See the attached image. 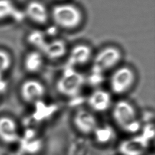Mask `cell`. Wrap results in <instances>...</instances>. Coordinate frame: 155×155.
Segmentation results:
<instances>
[{"label":"cell","instance_id":"6da1fadb","mask_svg":"<svg viewBox=\"0 0 155 155\" xmlns=\"http://www.w3.org/2000/svg\"><path fill=\"white\" fill-rule=\"evenodd\" d=\"M85 21L84 10L70 0L54 2L50 7V23L66 32L80 29Z\"/></svg>","mask_w":155,"mask_h":155},{"label":"cell","instance_id":"7a4b0ae2","mask_svg":"<svg viewBox=\"0 0 155 155\" xmlns=\"http://www.w3.org/2000/svg\"><path fill=\"white\" fill-rule=\"evenodd\" d=\"M123 56L122 50L115 44H110L101 47L94 53L88 81L91 84H97L105 74L110 73L122 64Z\"/></svg>","mask_w":155,"mask_h":155},{"label":"cell","instance_id":"3957f363","mask_svg":"<svg viewBox=\"0 0 155 155\" xmlns=\"http://www.w3.org/2000/svg\"><path fill=\"white\" fill-rule=\"evenodd\" d=\"M111 117L116 126L122 131L136 134L141 129V122L135 107L125 99L117 101L111 108Z\"/></svg>","mask_w":155,"mask_h":155},{"label":"cell","instance_id":"277c9868","mask_svg":"<svg viewBox=\"0 0 155 155\" xmlns=\"http://www.w3.org/2000/svg\"><path fill=\"white\" fill-rule=\"evenodd\" d=\"M86 82L87 78L78 69L66 67L55 82V90L59 95L72 99L79 96Z\"/></svg>","mask_w":155,"mask_h":155},{"label":"cell","instance_id":"5b68a950","mask_svg":"<svg viewBox=\"0 0 155 155\" xmlns=\"http://www.w3.org/2000/svg\"><path fill=\"white\" fill-rule=\"evenodd\" d=\"M136 79V73L133 68L120 64L110 72L108 78L110 93L117 95L127 94L133 88Z\"/></svg>","mask_w":155,"mask_h":155},{"label":"cell","instance_id":"8992f818","mask_svg":"<svg viewBox=\"0 0 155 155\" xmlns=\"http://www.w3.org/2000/svg\"><path fill=\"white\" fill-rule=\"evenodd\" d=\"M22 11L24 18L37 28L50 24V7L42 0H28Z\"/></svg>","mask_w":155,"mask_h":155},{"label":"cell","instance_id":"52a82bcc","mask_svg":"<svg viewBox=\"0 0 155 155\" xmlns=\"http://www.w3.org/2000/svg\"><path fill=\"white\" fill-rule=\"evenodd\" d=\"M94 53L93 47L87 42H76L68 47L65 57L66 67L78 69L90 64Z\"/></svg>","mask_w":155,"mask_h":155},{"label":"cell","instance_id":"ba28073f","mask_svg":"<svg viewBox=\"0 0 155 155\" xmlns=\"http://www.w3.org/2000/svg\"><path fill=\"white\" fill-rule=\"evenodd\" d=\"M47 93L44 84L35 78L22 81L18 87V94L22 101L27 104H34L42 100Z\"/></svg>","mask_w":155,"mask_h":155},{"label":"cell","instance_id":"9c48e42d","mask_svg":"<svg viewBox=\"0 0 155 155\" xmlns=\"http://www.w3.org/2000/svg\"><path fill=\"white\" fill-rule=\"evenodd\" d=\"M72 124L78 132L84 135L95 133L99 127L98 121L94 113L86 108H79L73 113Z\"/></svg>","mask_w":155,"mask_h":155},{"label":"cell","instance_id":"30bf717a","mask_svg":"<svg viewBox=\"0 0 155 155\" xmlns=\"http://www.w3.org/2000/svg\"><path fill=\"white\" fill-rule=\"evenodd\" d=\"M147 133L136 134L122 140L118 145L120 155H144L150 143Z\"/></svg>","mask_w":155,"mask_h":155},{"label":"cell","instance_id":"8fae6325","mask_svg":"<svg viewBox=\"0 0 155 155\" xmlns=\"http://www.w3.org/2000/svg\"><path fill=\"white\" fill-rule=\"evenodd\" d=\"M19 126L16 119L7 113L0 114V143L13 145L19 140Z\"/></svg>","mask_w":155,"mask_h":155},{"label":"cell","instance_id":"7c38bea8","mask_svg":"<svg viewBox=\"0 0 155 155\" xmlns=\"http://www.w3.org/2000/svg\"><path fill=\"white\" fill-rule=\"evenodd\" d=\"M69 46L66 41L60 38L47 39L39 50L46 61H58L65 59Z\"/></svg>","mask_w":155,"mask_h":155},{"label":"cell","instance_id":"4fadbf2b","mask_svg":"<svg viewBox=\"0 0 155 155\" xmlns=\"http://www.w3.org/2000/svg\"><path fill=\"white\" fill-rule=\"evenodd\" d=\"M87 103L89 110L93 113H104L113 105L110 91L102 88H96L88 95Z\"/></svg>","mask_w":155,"mask_h":155},{"label":"cell","instance_id":"5bb4252c","mask_svg":"<svg viewBox=\"0 0 155 155\" xmlns=\"http://www.w3.org/2000/svg\"><path fill=\"white\" fill-rule=\"evenodd\" d=\"M45 62V57L39 50L29 48L23 56L22 66L25 73L33 75L42 70Z\"/></svg>","mask_w":155,"mask_h":155},{"label":"cell","instance_id":"9a60e30c","mask_svg":"<svg viewBox=\"0 0 155 155\" xmlns=\"http://www.w3.org/2000/svg\"><path fill=\"white\" fill-rule=\"evenodd\" d=\"M19 12L14 0H0V22L16 18Z\"/></svg>","mask_w":155,"mask_h":155},{"label":"cell","instance_id":"2e32d148","mask_svg":"<svg viewBox=\"0 0 155 155\" xmlns=\"http://www.w3.org/2000/svg\"><path fill=\"white\" fill-rule=\"evenodd\" d=\"M47 38L41 30H32L27 34L25 41L30 48L40 50Z\"/></svg>","mask_w":155,"mask_h":155},{"label":"cell","instance_id":"e0dca14e","mask_svg":"<svg viewBox=\"0 0 155 155\" xmlns=\"http://www.w3.org/2000/svg\"><path fill=\"white\" fill-rule=\"evenodd\" d=\"M13 57L9 50L0 47V75L4 76L12 67Z\"/></svg>","mask_w":155,"mask_h":155},{"label":"cell","instance_id":"ac0fdd59","mask_svg":"<svg viewBox=\"0 0 155 155\" xmlns=\"http://www.w3.org/2000/svg\"><path fill=\"white\" fill-rule=\"evenodd\" d=\"M8 155H24V154L21 152H13L9 154Z\"/></svg>","mask_w":155,"mask_h":155},{"label":"cell","instance_id":"d6986e66","mask_svg":"<svg viewBox=\"0 0 155 155\" xmlns=\"http://www.w3.org/2000/svg\"><path fill=\"white\" fill-rule=\"evenodd\" d=\"M54 2H62V1H69V0H54Z\"/></svg>","mask_w":155,"mask_h":155},{"label":"cell","instance_id":"ffe728a7","mask_svg":"<svg viewBox=\"0 0 155 155\" xmlns=\"http://www.w3.org/2000/svg\"><path fill=\"white\" fill-rule=\"evenodd\" d=\"M150 155H154V154H150Z\"/></svg>","mask_w":155,"mask_h":155}]
</instances>
